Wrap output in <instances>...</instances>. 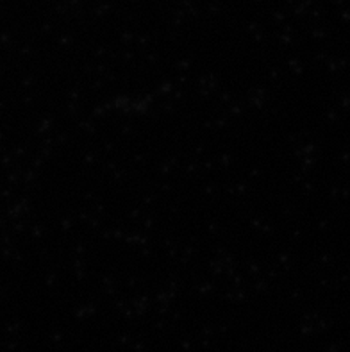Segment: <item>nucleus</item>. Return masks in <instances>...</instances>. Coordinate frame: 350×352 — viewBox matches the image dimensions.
Here are the masks:
<instances>
[]
</instances>
